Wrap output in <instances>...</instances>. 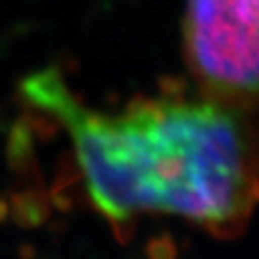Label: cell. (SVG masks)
Masks as SVG:
<instances>
[{"instance_id":"cell-2","label":"cell","mask_w":259,"mask_h":259,"mask_svg":"<svg viewBox=\"0 0 259 259\" xmlns=\"http://www.w3.org/2000/svg\"><path fill=\"white\" fill-rule=\"evenodd\" d=\"M183 50L202 96L259 106V0H186Z\"/></svg>"},{"instance_id":"cell-1","label":"cell","mask_w":259,"mask_h":259,"mask_svg":"<svg viewBox=\"0 0 259 259\" xmlns=\"http://www.w3.org/2000/svg\"><path fill=\"white\" fill-rule=\"evenodd\" d=\"M23 93L67 131L89 196L111 221L167 213L227 232L259 204V127L251 111L202 94L98 111L56 71L31 75Z\"/></svg>"}]
</instances>
